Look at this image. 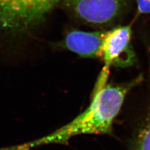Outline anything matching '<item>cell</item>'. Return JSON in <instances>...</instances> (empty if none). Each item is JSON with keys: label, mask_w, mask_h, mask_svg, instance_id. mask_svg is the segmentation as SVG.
<instances>
[{"label": "cell", "mask_w": 150, "mask_h": 150, "mask_svg": "<svg viewBox=\"0 0 150 150\" xmlns=\"http://www.w3.org/2000/svg\"><path fill=\"white\" fill-rule=\"evenodd\" d=\"M137 81L120 86L110 84L95 91L90 106L71 122L48 135L21 145L18 150H29L48 144H64L80 134H110L126 94Z\"/></svg>", "instance_id": "obj_1"}, {"label": "cell", "mask_w": 150, "mask_h": 150, "mask_svg": "<svg viewBox=\"0 0 150 150\" xmlns=\"http://www.w3.org/2000/svg\"><path fill=\"white\" fill-rule=\"evenodd\" d=\"M68 11L84 23L102 26L115 21L125 10L128 0H62Z\"/></svg>", "instance_id": "obj_4"}, {"label": "cell", "mask_w": 150, "mask_h": 150, "mask_svg": "<svg viewBox=\"0 0 150 150\" xmlns=\"http://www.w3.org/2000/svg\"><path fill=\"white\" fill-rule=\"evenodd\" d=\"M131 37V28L129 25L118 26L106 31L101 48V58L104 61L105 66L95 90L106 85L111 66L126 67L133 63L135 54L130 44Z\"/></svg>", "instance_id": "obj_3"}, {"label": "cell", "mask_w": 150, "mask_h": 150, "mask_svg": "<svg viewBox=\"0 0 150 150\" xmlns=\"http://www.w3.org/2000/svg\"><path fill=\"white\" fill-rule=\"evenodd\" d=\"M131 150H150V120L139 131Z\"/></svg>", "instance_id": "obj_6"}, {"label": "cell", "mask_w": 150, "mask_h": 150, "mask_svg": "<svg viewBox=\"0 0 150 150\" xmlns=\"http://www.w3.org/2000/svg\"><path fill=\"white\" fill-rule=\"evenodd\" d=\"M62 0H0V25L21 33L40 25Z\"/></svg>", "instance_id": "obj_2"}, {"label": "cell", "mask_w": 150, "mask_h": 150, "mask_svg": "<svg viewBox=\"0 0 150 150\" xmlns=\"http://www.w3.org/2000/svg\"><path fill=\"white\" fill-rule=\"evenodd\" d=\"M139 14H150V0H135Z\"/></svg>", "instance_id": "obj_7"}, {"label": "cell", "mask_w": 150, "mask_h": 150, "mask_svg": "<svg viewBox=\"0 0 150 150\" xmlns=\"http://www.w3.org/2000/svg\"><path fill=\"white\" fill-rule=\"evenodd\" d=\"M105 33L106 31L86 32L73 30L67 35L60 46L82 58H100Z\"/></svg>", "instance_id": "obj_5"}]
</instances>
